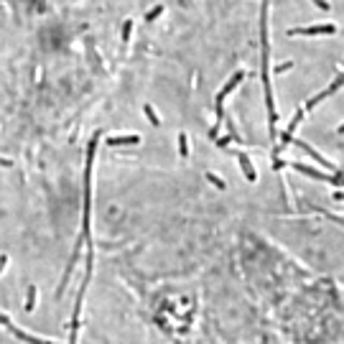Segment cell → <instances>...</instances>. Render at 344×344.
Masks as SVG:
<instances>
[{
  "label": "cell",
  "mask_w": 344,
  "mask_h": 344,
  "mask_svg": "<svg viewBox=\"0 0 344 344\" xmlns=\"http://www.w3.org/2000/svg\"><path fill=\"white\" fill-rule=\"evenodd\" d=\"M336 26L334 23H324V26H306V28H291L288 36H334Z\"/></svg>",
  "instance_id": "5"
},
{
  "label": "cell",
  "mask_w": 344,
  "mask_h": 344,
  "mask_svg": "<svg viewBox=\"0 0 344 344\" xmlns=\"http://www.w3.org/2000/svg\"><path fill=\"white\" fill-rule=\"evenodd\" d=\"M245 79V71H237L232 79H229L222 90H219V95H217V100H214V128H212V138H217V130H219V123H222V118H224V97L232 92L240 82Z\"/></svg>",
  "instance_id": "3"
},
{
  "label": "cell",
  "mask_w": 344,
  "mask_h": 344,
  "mask_svg": "<svg viewBox=\"0 0 344 344\" xmlns=\"http://www.w3.org/2000/svg\"><path fill=\"white\" fill-rule=\"evenodd\" d=\"M336 130H339V133H344V125H339V128H336Z\"/></svg>",
  "instance_id": "18"
},
{
  "label": "cell",
  "mask_w": 344,
  "mask_h": 344,
  "mask_svg": "<svg viewBox=\"0 0 344 344\" xmlns=\"http://www.w3.org/2000/svg\"><path fill=\"white\" fill-rule=\"evenodd\" d=\"M143 110H145V115H148V120H150L153 125H158V118H156V112H153V107H150V105H145Z\"/></svg>",
  "instance_id": "13"
},
{
  "label": "cell",
  "mask_w": 344,
  "mask_h": 344,
  "mask_svg": "<svg viewBox=\"0 0 344 344\" xmlns=\"http://www.w3.org/2000/svg\"><path fill=\"white\" fill-rule=\"evenodd\" d=\"M283 166H288V168H293V171H298V174H303V176H309V179H316V181H326V184H336V186H341V181H344V171H336V174H324V171H316V168H311V166H306V163H283Z\"/></svg>",
  "instance_id": "4"
},
{
  "label": "cell",
  "mask_w": 344,
  "mask_h": 344,
  "mask_svg": "<svg viewBox=\"0 0 344 344\" xmlns=\"http://www.w3.org/2000/svg\"><path fill=\"white\" fill-rule=\"evenodd\" d=\"M140 138L138 135H110L107 138V145L112 148V145H135Z\"/></svg>",
  "instance_id": "8"
},
{
  "label": "cell",
  "mask_w": 344,
  "mask_h": 344,
  "mask_svg": "<svg viewBox=\"0 0 344 344\" xmlns=\"http://www.w3.org/2000/svg\"><path fill=\"white\" fill-rule=\"evenodd\" d=\"M33 306H36V288L28 291V301H26V311H33Z\"/></svg>",
  "instance_id": "10"
},
{
  "label": "cell",
  "mask_w": 344,
  "mask_h": 344,
  "mask_svg": "<svg viewBox=\"0 0 344 344\" xmlns=\"http://www.w3.org/2000/svg\"><path fill=\"white\" fill-rule=\"evenodd\" d=\"M179 153H181V156H184V158L189 156V148H186V135H184V133L179 135Z\"/></svg>",
  "instance_id": "9"
},
{
  "label": "cell",
  "mask_w": 344,
  "mask_h": 344,
  "mask_svg": "<svg viewBox=\"0 0 344 344\" xmlns=\"http://www.w3.org/2000/svg\"><path fill=\"white\" fill-rule=\"evenodd\" d=\"M235 156H237V161H240V166H242V174H245V179L247 181H257V171L250 166V161H247V156L242 150H235Z\"/></svg>",
  "instance_id": "7"
},
{
  "label": "cell",
  "mask_w": 344,
  "mask_h": 344,
  "mask_svg": "<svg viewBox=\"0 0 344 344\" xmlns=\"http://www.w3.org/2000/svg\"><path fill=\"white\" fill-rule=\"evenodd\" d=\"M97 140H100V133L92 135L90 140V148H87V166H84V207H82V232L79 237H76V245L71 250V257L66 263V271H64V278L56 288V296H64L66 291V283L71 278V271H74V265L76 260H79V250L84 245H92V232H90V222H92V171H95V156H97Z\"/></svg>",
  "instance_id": "1"
},
{
  "label": "cell",
  "mask_w": 344,
  "mask_h": 344,
  "mask_svg": "<svg viewBox=\"0 0 344 344\" xmlns=\"http://www.w3.org/2000/svg\"><path fill=\"white\" fill-rule=\"evenodd\" d=\"M291 143H293L296 148H301V150H306V153H309V156H311V158H314V161H316L319 166H324V168H329V171H336V166H331V163H329V161H326L324 156H319V153H316V150H314V148H311L309 143H303L301 138H291Z\"/></svg>",
  "instance_id": "6"
},
{
  "label": "cell",
  "mask_w": 344,
  "mask_h": 344,
  "mask_svg": "<svg viewBox=\"0 0 344 344\" xmlns=\"http://www.w3.org/2000/svg\"><path fill=\"white\" fill-rule=\"evenodd\" d=\"M286 69H291V61H286V64H281V66H276L273 71H276V74H281V71H286Z\"/></svg>",
  "instance_id": "15"
},
{
  "label": "cell",
  "mask_w": 344,
  "mask_h": 344,
  "mask_svg": "<svg viewBox=\"0 0 344 344\" xmlns=\"http://www.w3.org/2000/svg\"><path fill=\"white\" fill-rule=\"evenodd\" d=\"M207 181H209V184H214L217 189H224V181H222L219 176H214V174H207Z\"/></svg>",
  "instance_id": "12"
},
{
  "label": "cell",
  "mask_w": 344,
  "mask_h": 344,
  "mask_svg": "<svg viewBox=\"0 0 344 344\" xmlns=\"http://www.w3.org/2000/svg\"><path fill=\"white\" fill-rule=\"evenodd\" d=\"M314 6H319V11H331V6L326 3V0H314Z\"/></svg>",
  "instance_id": "14"
},
{
  "label": "cell",
  "mask_w": 344,
  "mask_h": 344,
  "mask_svg": "<svg viewBox=\"0 0 344 344\" xmlns=\"http://www.w3.org/2000/svg\"><path fill=\"white\" fill-rule=\"evenodd\" d=\"M161 13H163V6H156V8H153V11H150V13L145 16V21H156V18H158Z\"/></svg>",
  "instance_id": "11"
},
{
  "label": "cell",
  "mask_w": 344,
  "mask_h": 344,
  "mask_svg": "<svg viewBox=\"0 0 344 344\" xmlns=\"http://www.w3.org/2000/svg\"><path fill=\"white\" fill-rule=\"evenodd\" d=\"M8 265V255H0V276H3V268Z\"/></svg>",
  "instance_id": "16"
},
{
  "label": "cell",
  "mask_w": 344,
  "mask_h": 344,
  "mask_svg": "<svg viewBox=\"0 0 344 344\" xmlns=\"http://www.w3.org/2000/svg\"><path fill=\"white\" fill-rule=\"evenodd\" d=\"M334 199H344V191H334Z\"/></svg>",
  "instance_id": "17"
},
{
  "label": "cell",
  "mask_w": 344,
  "mask_h": 344,
  "mask_svg": "<svg viewBox=\"0 0 344 344\" xmlns=\"http://www.w3.org/2000/svg\"><path fill=\"white\" fill-rule=\"evenodd\" d=\"M260 66H263V97L268 110V125L271 135L276 138V123H278V110L273 102V84H271V49H268V0L260 3Z\"/></svg>",
  "instance_id": "2"
}]
</instances>
